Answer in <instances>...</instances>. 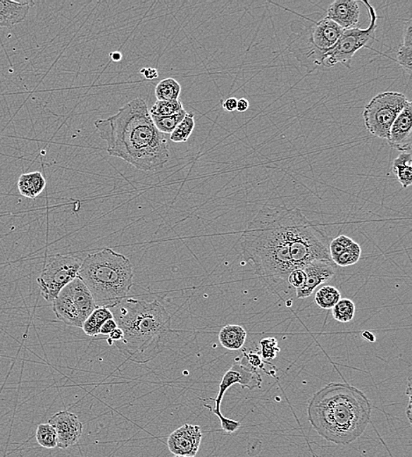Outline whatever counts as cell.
Listing matches in <instances>:
<instances>
[{"label": "cell", "instance_id": "cell-1", "mask_svg": "<svg viewBox=\"0 0 412 457\" xmlns=\"http://www.w3.org/2000/svg\"><path fill=\"white\" fill-rule=\"evenodd\" d=\"M292 208L265 205L241 237L243 256L256 276L273 295L289 294V276L294 270L290 257Z\"/></svg>", "mask_w": 412, "mask_h": 457}, {"label": "cell", "instance_id": "cell-2", "mask_svg": "<svg viewBox=\"0 0 412 457\" xmlns=\"http://www.w3.org/2000/svg\"><path fill=\"white\" fill-rule=\"evenodd\" d=\"M99 138L108 145L110 156L124 160L135 169L157 171L169 162L166 138L152 121L147 103L137 98L108 119L95 121Z\"/></svg>", "mask_w": 412, "mask_h": 457}, {"label": "cell", "instance_id": "cell-3", "mask_svg": "<svg viewBox=\"0 0 412 457\" xmlns=\"http://www.w3.org/2000/svg\"><path fill=\"white\" fill-rule=\"evenodd\" d=\"M371 410L370 402L358 389L347 383H332L310 400L308 420L326 441L348 445L367 429Z\"/></svg>", "mask_w": 412, "mask_h": 457}, {"label": "cell", "instance_id": "cell-4", "mask_svg": "<svg viewBox=\"0 0 412 457\" xmlns=\"http://www.w3.org/2000/svg\"><path fill=\"white\" fill-rule=\"evenodd\" d=\"M123 338L113 343L130 362H151L165 351L172 337V317L158 300L127 298L110 309Z\"/></svg>", "mask_w": 412, "mask_h": 457}, {"label": "cell", "instance_id": "cell-5", "mask_svg": "<svg viewBox=\"0 0 412 457\" xmlns=\"http://www.w3.org/2000/svg\"><path fill=\"white\" fill-rule=\"evenodd\" d=\"M77 278L90 291L96 305L111 309L127 298L134 267L125 255L106 248L85 257Z\"/></svg>", "mask_w": 412, "mask_h": 457}, {"label": "cell", "instance_id": "cell-6", "mask_svg": "<svg viewBox=\"0 0 412 457\" xmlns=\"http://www.w3.org/2000/svg\"><path fill=\"white\" fill-rule=\"evenodd\" d=\"M290 236V257L294 269H303L315 260H332L327 234L320 224L308 220L297 208H292Z\"/></svg>", "mask_w": 412, "mask_h": 457}, {"label": "cell", "instance_id": "cell-7", "mask_svg": "<svg viewBox=\"0 0 412 457\" xmlns=\"http://www.w3.org/2000/svg\"><path fill=\"white\" fill-rule=\"evenodd\" d=\"M96 307L90 291L80 278L65 286L52 303L56 319L67 326L77 328H82Z\"/></svg>", "mask_w": 412, "mask_h": 457}, {"label": "cell", "instance_id": "cell-8", "mask_svg": "<svg viewBox=\"0 0 412 457\" xmlns=\"http://www.w3.org/2000/svg\"><path fill=\"white\" fill-rule=\"evenodd\" d=\"M365 5L368 12L369 26L366 30L354 28V30H344L339 41L328 49L325 53L324 66L329 69L337 63L342 64L343 66L350 69L351 61L356 52L362 48H368V44H373L375 41V32L377 28V14L374 7L368 1H361Z\"/></svg>", "mask_w": 412, "mask_h": 457}, {"label": "cell", "instance_id": "cell-9", "mask_svg": "<svg viewBox=\"0 0 412 457\" xmlns=\"http://www.w3.org/2000/svg\"><path fill=\"white\" fill-rule=\"evenodd\" d=\"M409 99L397 92H381L365 106V127L374 137L388 140L390 128Z\"/></svg>", "mask_w": 412, "mask_h": 457}, {"label": "cell", "instance_id": "cell-10", "mask_svg": "<svg viewBox=\"0 0 412 457\" xmlns=\"http://www.w3.org/2000/svg\"><path fill=\"white\" fill-rule=\"evenodd\" d=\"M82 262V259L73 255L48 257L37 278L42 298L49 303H53L62 289L77 278Z\"/></svg>", "mask_w": 412, "mask_h": 457}, {"label": "cell", "instance_id": "cell-11", "mask_svg": "<svg viewBox=\"0 0 412 457\" xmlns=\"http://www.w3.org/2000/svg\"><path fill=\"white\" fill-rule=\"evenodd\" d=\"M306 23L300 20L291 24V34L287 40V49L292 53L301 66L306 68L308 73L318 69H325L324 59L326 51H321L314 45L311 37V21L304 17Z\"/></svg>", "mask_w": 412, "mask_h": 457}, {"label": "cell", "instance_id": "cell-12", "mask_svg": "<svg viewBox=\"0 0 412 457\" xmlns=\"http://www.w3.org/2000/svg\"><path fill=\"white\" fill-rule=\"evenodd\" d=\"M262 377L257 370L250 366L246 357L243 356L241 360H236L232 367L227 371L223 376L221 383L219 384L218 397L209 398L215 401V407L205 403L204 407L208 410H221V403L225 397L226 391L233 385L239 384L243 389H248L249 391L261 388Z\"/></svg>", "mask_w": 412, "mask_h": 457}, {"label": "cell", "instance_id": "cell-13", "mask_svg": "<svg viewBox=\"0 0 412 457\" xmlns=\"http://www.w3.org/2000/svg\"><path fill=\"white\" fill-rule=\"evenodd\" d=\"M201 439L200 426L185 424L169 435L167 447L173 455L194 457L200 449Z\"/></svg>", "mask_w": 412, "mask_h": 457}, {"label": "cell", "instance_id": "cell-14", "mask_svg": "<svg viewBox=\"0 0 412 457\" xmlns=\"http://www.w3.org/2000/svg\"><path fill=\"white\" fill-rule=\"evenodd\" d=\"M48 423L55 428L58 447L65 449L77 444L83 434V424L75 413L68 410L56 413Z\"/></svg>", "mask_w": 412, "mask_h": 457}, {"label": "cell", "instance_id": "cell-15", "mask_svg": "<svg viewBox=\"0 0 412 457\" xmlns=\"http://www.w3.org/2000/svg\"><path fill=\"white\" fill-rule=\"evenodd\" d=\"M335 266L332 260H315L306 264L303 267L306 279L303 287L296 289V298H310L319 285L332 280L336 274Z\"/></svg>", "mask_w": 412, "mask_h": 457}, {"label": "cell", "instance_id": "cell-16", "mask_svg": "<svg viewBox=\"0 0 412 457\" xmlns=\"http://www.w3.org/2000/svg\"><path fill=\"white\" fill-rule=\"evenodd\" d=\"M387 142L401 152H411L412 148V103L409 101L390 128Z\"/></svg>", "mask_w": 412, "mask_h": 457}, {"label": "cell", "instance_id": "cell-17", "mask_svg": "<svg viewBox=\"0 0 412 457\" xmlns=\"http://www.w3.org/2000/svg\"><path fill=\"white\" fill-rule=\"evenodd\" d=\"M361 11L355 0H335L330 4L326 18L339 25L344 30L358 28Z\"/></svg>", "mask_w": 412, "mask_h": 457}, {"label": "cell", "instance_id": "cell-18", "mask_svg": "<svg viewBox=\"0 0 412 457\" xmlns=\"http://www.w3.org/2000/svg\"><path fill=\"white\" fill-rule=\"evenodd\" d=\"M311 21V37L316 47L327 52L339 41L344 30L339 25L327 18L316 21L308 18Z\"/></svg>", "mask_w": 412, "mask_h": 457}, {"label": "cell", "instance_id": "cell-19", "mask_svg": "<svg viewBox=\"0 0 412 457\" xmlns=\"http://www.w3.org/2000/svg\"><path fill=\"white\" fill-rule=\"evenodd\" d=\"M33 1L0 0V28H13L26 19Z\"/></svg>", "mask_w": 412, "mask_h": 457}, {"label": "cell", "instance_id": "cell-20", "mask_svg": "<svg viewBox=\"0 0 412 457\" xmlns=\"http://www.w3.org/2000/svg\"><path fill=\"white\" fill-rule=\"evenodd\" d=\"M45 188L46 180L40 171L21 174L18 180V189L24 197L35 199Z\"/></svg>", "mask_w": 412, "mask_h": 457}, {"label": "cell", "instance_id": "cell-21", "mask_svg": "<svg viewBox=\"0 0 412 457\" xmlns=\"http://www.w3.org/2000/svg\"><path fill=\"white\" fill-rule=\"evenodd\" d=\"M246 337V331L239 324H228L223 327L218 335L220 344L232 351L242 348Z\"/></svg>", "mask_w": 412, "mask_h": 457}, {"label": "cell", "instance_id": "cell-22", "mask_svg": "<svg viewBox=\"0 0 412 457\" xmlns=\"http://www.w3.org/2000/svg\"><path fill=\"white\" fill-rule=\"evenodd\" d=\"M111 319H113V312L108 307H96L83 324L84 333L92 338L98 337L102 324Z\"/></svg>", "mask_w": 412, "mask_h": 457}, {"label": "cell", "instance_id": "cell-23", "mask_svg": "<svg viewBox=\"0 0 412 457\" xmlns=\"http://www.w3.org/2000/svg\"><path fill=\"white\" fill-rule=\"evenodd\" d=\"M411 164V152H401L393 162V171L404 188H407L412 184Z\"/></svg>", "mask_w": 412, "mask_h": 457}, {"label": "cell", "instance_id": "cell-24", "mask_svg": "<svg viewBox=\"0 0 412 457\" xmlns=\"http://www.w3.org/2000/svg\"><path fill=\"white\" fill-rule=\"evenodd\" d=\"M180 94V85L173 78H167L161 80L155 89V96L158 101H177L179 99Z\"/></svg>", "mask_w": 412, "mask_h": 457}, {"label": "cell", "instance_id": "cell-25", "mask_svg": "<svg viewBox=\"0 0 412 457\" xmlns=\"http://www.w3.org/2000/svg\"><path fill=\"white\" fill-rule=\"evenodd\" d=\"M314 299L319 308L332 310L341 299V294L339 289L327 285L318 289Z\"/></svg>", "mask_w": 412, "mask_h": 457}, {"label": "cell", "instance_id": "cell-26", "mask_svg": "<svg viewBox=\"0 0 412 457\" xmlns=\"http://www.w3.org/2000/svg\"><path fill=\"white\" fill-rule=\"evenodd\" d=\"M195 121L193 113H187L184 119L177 125L172 134L170 135V141L173 142H184L188 140L194 130Z\"/></svg>", "mask_w": 412, "mask_h": 457}, {"label": "cell", "instance_id": "cell-27", "mask_svg": "<svg viewBox=\"0 0 412 457\" xmlns=\"http://www.w3.org/2000/svg\"><path fill=\"white\" fill-rule=\"evenodd\" d=\"M35 438L37 444L42 448L48 449L58 448V435L55 428L49 423L39 425Z\"/></svg>", "mask_w": 412, "mask_h": 457}, {"label": "cell", "instance_id": "cell-28", "mask_svg": "<svg viewBox=\"0 0 412 457\" xmlns=\"http://www.w3.org/2000/svg\"><path fill=\"white\" fill-rule=\"evenodd\" d=\"M187 113L186 109H184L179 114H173V116H151V119L154 121L155 127L158 128L159 132H161L164 135H170L175 130L177 125L181 123V121L184 119Z\"/></svg>", "mask_w": 412, "mask_h": 457}, {"label": "cell", "instance_id": "cell-29", "mask_svg": "<svg viewBox=\"0 0 412 457\" xmlns=\"http://www.w3.org/2000/svg\"><path fill=\"white\" fill-rule=\"evenodd\" d=\"M333 319L340 323H349L354 319L355 305L351 299L341 298L333 307Z\"/></svg>", "mask_w": 412, "mask_h": 457}, {"label": "cell", "instance_id": "cell-30", "mask_svg": "<svg viewBox=\"0 0 412 457\" xmlns=\"http://www.w3.org/2000/svg\"><path fill=\"white\" fill-rule=\"evenodd\" d=\"M361 257V248L356 242H353L340 255L332 260L335 265L347 267L358 262Z\"/></svg>", "mask_w": 412, "mask_h": 457}, {"label": "cell", "instance_id": "cell-31", "mask_svg": "<svg viewBox=\"0 0 412 457\" xmlns=\"http://www.w3.org/2000/svg\"><path fill=\"white\" fill-rule=\"evenodd\" d=\"M182 102L180 99L173 102L157 101L151 109V116H170L184 110Z\"/></svg>", "mask_w": 412, "mask_h": 457}, {"label": "cell", "instance_id": "cell-32", "mask_svg": "<svg viewBox=\"0 0 412 457\" xmlns=\"http://www.w3.org/2000/svg\"><path fill=\"white\" fill-rule=\"evenodd\" d=\"M412 42H404L397 51V60L400 66L409 75L411 74Z\"/></svg>", "mask_w": 412, "mask_h": 457}, {"label": "cell", "instance_id": "cell-33", "mask_svg": "<svg viewBox=\"0 0 412 457\" xmlns=\"http://www.w3.org/2000/svg\"><path fill=\"white\" fill-rule=\"evenodd\" d=\"M354 240L349 237L344 235H340L339 237L333 238L330 240L329 245V252L332 260L336 258L342 253L344 250L349 248Z\"/></svg>", "mask_w": 412, "mask_h": 457}, {"label": "cell", "instance_id": "cell-34", "mask_svg": "<svg viewBox=\"0 0 412 457\" xmlns=\"http://www.w3.org/2000/svg\"><path fill=\"white\" fill-rule=\"evenodd\" d=\"M263 358L265 360L275 359L277 353L280 351L278 341L275 338H266L261 341Z\"/></svg>", "mask_w": 412, "mask_h": 457}, {"label": "cell", "instance_id": "cell-35", "mask_svg": "<svg viewBox=\"0 0 412 457\" xmlns=\"http://www.w3.org/2000/svg\"><path fill=\"white\" fill-rule=\"evenodd\" d=\"M212 413H214L215 415L218 417L220 422H221V426L223 430L227 434H233L235 433L241 427V423L239 421H236L233 420L228 419L223 415L221 410H209Z\"/></svg>", "mask_w": 412, "mask_h": 457}, {"label": "cell", "instance_id": "cell-36", "mask_svg": "<svg viewBox=\"0 0 412 457\" xmlns=\"http://www.w3.org/2000/svg\"><path fill=\"white\" fill-rule=\"evenodd\" d=\"M305 279H306V276H305L303 269H294L289 274V284L291 288L298 289L303 287Z\"/></svg>", "mask_w": 412, "mask_h": 457}, {"label": "cell", "instance_id": "cell-37", "mask_svg": "<svg viewBox=\"0 0 412 457\" xmlns=\"http://www.w3.org/2000/svg\"><path fill=\"white\" fill-rule=\"evenodd\" d=\"M117 328H118V326H117L115 319H111L106 320V322L102 324L99 335H106V336H108V335L111 334L112 331L117 329Z\"/></svg>", "mask_w": 412, "mask_h": 457}, {"label": "cell", "instance_id": "cell-38", "mask_svg": "<svg viewBox=\"0 0 412 457\" xmlns=\"http://www.w3.org/2000/svg\"><path fill=\"white\" fill-rule=\"evenodd\" d=\"M244 356L246 357L247 362L250 366L254 367L255 370L263 369V362L258 355L256 353H244Z\"/></svg>", "mask_w": 412, "mask_h": 457}, {"label": "cell", "instance_id": "cell-39", "mask_svg": "<svg viewBox=\"0 0 412 457\" xmlns=\"http://www.w3.org/2000/svg\"><path fill=\"white\" fill-rule=\"evenodd\" d=\"M237 98L230 97L223 102V108L227 112L232 113L237 110Z\"/></svg>", "mask_w": 412, "mask_h": 457}, {"label": "cell", "instance_id": "cell-40", "mask_svg": "<svg viewBox=\"0 0 412 457\" xmlns=\"http://www.w3.org/2000/svg\"><path fill=\"white\" fill-rule=\"evenodd\" d=\"M249 106H250V103H249L246 99L241 98L239 99H237V112L239 113L246 112V110L249 109Z\"/></svg>", "mask_w": 412, "mask_h": 457}, {"label": "cell", "instance_id": "cell-41", "mask_svg": "<svg viewBox=\"0 0 412 457\" xmlns=\"http://www.w3.org/2000/svg\"><path fill=\"white\" fill-rule=\"evenodd\" d=\"M141 73L144 75V77L147 80H154V78L158 77V71L154 69V68H147V69H143L141 71Z\"/></svg>", "mask_w": 412, "mask_h": 457}, {"label": "cell", "instance_id": "cell-42", "mask_svg": "<svg viewBox=\"0 0 412 457\" xmlns=\"http://www.w3.org/2000/svg\"><path fill=\"white\" fill-rule=\"evenodd\" d=\"M406 394L408 395V397H409V406H408V409H407L406 413H407L408 420H409V421L411 422V377H409V379H408Z\"/></svg>", "mask_w": 412, "mask_h": 457}, {"label": "cell", "instance_id": "cell-43", "mask_svg": "<svg viewBox=\"0 0 412 457\" xmlns=\"http://www.w3.org/2000/svg\"><path fill=\"white\" fill-rule=\"evenodd\" d=\"M361 336L364 340L369 342H375L376 341L375 334H372L371 331H364L363 333L361 334Z\"/></svg>", "mask_w": 412, "mask_h": 457}, {"label": "cell", "instance_id": "cell-44", "mask_svg": "<svg viewBox=\"0 0 412 457\" xmlns=\"http://www.w3.org/2000/svg\"><path fill=\"white\" fill-rule=\"evenodd\" d=\"M110 56H111V59L115 61V62H119L123 59V55L118 51L110 53Z\"/></svg>", "mask_w": 412, "mask_h": 457}, {"label": "cell", "instance_id": "cell-45", "mask_svg": "<svg viewBox=\"0 0 412 457\" xmlns=\"http://www.w3.org/2000/svg\"><path fill=\"white\" fill-rule=\"evenodd\" d=\"M174 457H190V456H175Z\"/></svg>", "mask_w": 412, "mask_h": 457}]
</instances>
